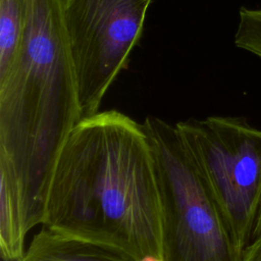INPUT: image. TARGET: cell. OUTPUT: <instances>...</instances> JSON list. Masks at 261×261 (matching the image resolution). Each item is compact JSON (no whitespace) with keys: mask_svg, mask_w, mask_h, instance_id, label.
<instances>
[{"mask_svg":"<svg viewBox=\"0 0 261 261\" xmlns=\"http://www.w3.org/2000/svg\"><path fill=\"white\" fill-rule=\"evenodd\" d=\"M42 225L136 261L161 258L157 178L142 123L107 110L74 126L52 173Z\"/></svg>","mask_w":261,"mask_h":261,"instance_id":"cell-1","label":"cell"},{"mask_svg":"<svg viewBox=\"0 0 261 261\" xmlns=\"http://www.w3.org/2000/svg\"><path fill=\"white\" fill-rule=\"evenodd\" d=\"M81 120L61 0H24L20 52L0 76V189L27 233L42 224L56 161Z\"/></svg>","mask_w":261,"mask_h":261,"instance_id":"cell-2","label":"cell"},{"mask_svg":"<svg viewBox=\"0 0 261 261\" xmlns=\"http://www.w3.org/2000/svg\"><path fill=\"white\" fill-rule=\"evenodd\" d=\"M157 178L162 261H242L225 219L175 126L142 122Z\"/></svg>","mask_w":261,"mask_h":261,"instance_id":"cell-3","label":"cell"},{"mask_svg":"<svg viewBox=\"0 0 261 261\" xmlns=\"http://www.w3.org/2000/svg\"><path fill=\"white\" fill-rule=\"evenodd\" d=\"M175 126L243 256L261 197V129L231 116L191 118Z\"/></svg>","mask_w":261,"mask_h":261,"instance_id":"cell-4","label":"cell"},{"mask_svg":"<svg viewBox=\"0 0 261 261\" xmlns=\"http://www.w3.org/2000/svg\"><path fill=\"white\" fill-rule=\"evenodd\" d=\"M152 0H61L74 63L82 119L102 99L141 38Z\"/></svg>","mask_w":261,"mask_h":261,"instance_id":"cell-5","label":"cell"},{"mask_svg":"<svg viewBox=\"0 0 261 261\" xmlns=\"http://www.w3.org/2000/svg\"><path fill=\"white\" fill-rule=\"evenodd\" d=\"M19 261H136L133 258L96 243L71 238L44 225L31 241ZM139 261H162L148 256Z\"/></svg>","mask_w":261,"mask_h":261,"instance_id":"cell-6","label":"cell"},{"mask_svg":"<svg viewBox=\"0 0 261 261\" xmlns=\"http://www.w3.org/2000/svg\"><path fill=\"white\" fill-rule=\"evenodd\" d=\"M24 29V0H0V76L15 64Z\"/></svg>","mask_w":261,"mask_h":261,"instance_id":"cell-7","label":"cell"},{"mask_svg":"<svg viewBox=\"0 0 261 261\" xmlns=\"http://www.w3.org/2000/svg\"><path fill=\"white\" fill-rule=\"evenodd\" d=\"M234 44L261 60V5L240 9Z\"/></svg>","mask_w":261,"mask_h":261,"instance_id":"cell-8","label":"cell"},{"mask_svg":"<svg viewBox=\"0 0 261 261\" xmlns=\"http://www.w3.org/2000/svg\"><path fill=\"white\" fill-rule=\"evenodd\" d=\"M242 261H261V237L247 248Z\"/></svg>","mask_w":261,"mask_h":261,"instance_id":"cell-9","label":"cell"},{"mask_svg":"<svg viewBox=\"0 0 261 261\" xmlns=\"http://www.w3.org/2000/svg\"><path fill=\"white\" fill-rule=\"evenodd\" d=\"M259 237H261V197H260V201H259V205H258V209H257V213H256V218H255V222H254L251 244L255 240H257Z\"/></svg>","mask_w":261,"mask_h":261,"instance_id":"cell-10","label":"cell"}]
</instances>
